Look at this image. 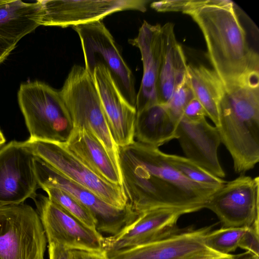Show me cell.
I'll list each match as a JSON object with an SVG mask.
<instances>
[{
  "label": "cell",
  "mask_w": 259,
  "mask_h": 259,
  "mask_svg": "<svg viewBox=\"0 0 259 259\" xmlns=\"http://www.w3.org/2000/svg\"><path fill=\"white\" fill-rule=\"evenodd\" d=\"M188 15L201 29L213 70L225 85L258 72V55L248 45L232 1L206 0Z\"/></svg>",
  "instance_id": "obj_2"
},
{
  "label": "cell",
  "mask_w": 259,
  "mask_h": 259,
  "mask_svg": "<svg viewBox=\"0 0 259 259\" xmlns=\"http://www.w3.org/2000/svg\"><path fill=\"white\" fill-rule=\"evenodd\" d=\"M48 194L49 199L89 227L96 230L97 223L90 211L75 198L59 188L40 187Z\"/></svg>",
  "instance_id": "obj_25"
},
{
  "label": "cell",
  "mask_w": 259,
  "mask_h": 259,
  "mask_svg": "<svg viewBox=\"0 0 259 259\" xmlns=\"http://www.w3.org/2000/svg\"><path fill=\"white\" fill-rule=\"evenodd\" d=\"M22 145L64 177L88 189L108 204L118 208L130 205L122 188L101 179L72 154L63 143L30 137Z\"/></svg>",
  "instance_id": "obj_7"
},
{
  "label": "cell",
  "mask_w": 259,
  "mask_h": 259,
  "mask_svg": "<svg viewBox=\"0 0 259 259\" xmlns=\"http://www.w3.org/2000/svg\"><path fill=\"white\" fill-rule=\"evenodd\" d=\"M41 7L39 1L0 2V38L15 45L24 36L41 25Z\"/></svg>",
  "instance_id": "obj_21"
},
{
  "label": "cell",
  "mask_w": 259,
  "mask_h": 259,
  "mask_svg": "<svg viewBox=\"0 0 259 259\" xmlns=\"http://www.w3.org/2000/svg\"><path fill=\"white\" fill-rule=\"evenodd\" d=\"M35 156L21 142L0 149V204H18L35 199L39 188L34 169Z\"/></svg>",
  "instance_id": "obj_13"
},
{
  "label": "cell",
  "mask_w": 259,
  "mask_h": 259,
  "mask_svg": "<svg viewBox=\"0 0 259 259\" xmlns=\"http://www.w3.org/2000/svg\"><path fill=\"white\" fill-rule=\"evenodd\" d=\"M204 208L218 216L223 227L258 225L259 177L241 175L226 182L209 197Z\"/></svg>",
  "instance_id": "obj_10"
},
{
  "label": "cell",
  "mask_w": 259,
  "mask_h": 259,
  "mask_svg": "<svg viewBox=\"0 0 259 259\" xmlns=\"http://www.w3.org/2000/svg\"><path fill=\"white\" fill-rule=\"evenodd\" d=\"M188 78L194 97L203 107L207 116L218 124V105L225 85L213 70L203 65H188Z\"/></svg>",
  "instance_id": "obj_23"
},
{
  "label": "cell",
  "mask_w": 259,
  "mask_h": 259,
  "mask_svg": "<svg viewBox=\"0 0 259 259\" xmlns=\"http://www.w3.org/2000/svg\"><path fill=\"white\" fill-rule=\"evenodd\" d=\"M102 107L116 145L123 147L134 141L136 108L123 96L109 71L100 64L92 76Z\"/></svg>",
  "instance_id": "obj_15"
},
{
  "label": "cell",
  "mask_w": 259,
  "mask_h": 259,
  "mask_svg": "<svg viewBox=\"0 0 259 259\" xmlns=\"http://www.w3.org/2000/svg\"><path fill=\"white\" fill-rule=\"evenodd\" d=\"M184 213L170 208H154L141 213L124 231L104 238L107 257L163 238L180 230L177 223Z\"/></svg>",
  "instance_id": "obj_14"
},
{
  "label": "cell",
  "mask_w": 259,
  "mask_h": 259,
  "mask_svg": "<svg viewBox=\"0 0 259 259\" xmlns=\"http://www.w3.org/2000/svg\"><path fill=\"white\" fill-rule=\"evenodd\" d=\"M162 54L157 86L158 103L165 105L187 74L188 65L181 46L177 41L174 25L161 26Z\"/></svg>",
  "instance_id": "obj_20"
},
{
  "label": "cell",
  "mask_w": 259,
  "mask_h": 259,
  "mask_svg": "<svg viewBox=\"0 0 259 259\" xmlns=\"http://www.w3.org/2000/svg\"><path fill=\"white\" fill-rule=\"evenodd\" d=\"M211 227L188 229L117 253L108 259H181L208 249L204 244Z\"/></svg>",
  "instance_id": "obj_18"
},
{
  "label": "cell",
  "mask_w": 259,
  "mask_h": 259,
  "mask_svg": "<svg viewBox=\"0 0 259 259\" xmlns=\"http://www.w3.org/2000/svg\"><path fill=\"white\" fill-rule=\"evenodd\" d=\"M188 76L176 90L165 105L170 115L177 121L182 116L183 111L189 102L194 98Z\"/></svg>",
  "instance_id": "obj_27"
},
{
  "label": "cell",
  "mask_w": 259,
  "mask_h": 259,
  "mask_svg": "<svg viewBox=\"0 0 259 259\" xmlns=\"http://www.w3.org/2000/svg\"><path fill=\"white\" fill-rule=\"evenodd\" d=\"M47 238L30 206L0 204V259H44Z\"/></svg>",
  "instance_id": "obj_6"
},
{
  "label": "cell",
  "mask_w": 259,
  "mask_h": 259,
  "mask_svg": "<svg viewBox=\"0 0 259 259\" xmlns=\"http://www.w3.org/2000/svg\"><path fill=\"white\" fill-rule=\"evenodd\" d=\"M49 259H72L71 250L55 243L49 244Z\"/></svg>",
  "instance_id": "obj_31"
},
{
  "label": "cell",
  "mask_w": 259,
  "mask_h": 259,
  "mask_svg": "<svg viewBox=\"0 0 259 259\" xmlns=\"http://www.w3.org/2000/svg\"><path fill=\"white\" fill-rule=\"evenodd\" d=\"M231 259H259V256L246 251L243 253L232 255Z\"/></svg>",
  "instance_id": "obj_35"
},
{
  "label": "cell",
  "mask_w": 259,
  "mask_h": 259,
  "mask_svg": "<svg viewBox=\"0 0 259 259\" xmlns=\"http://www.w3.org/2000/svg\"><path fill=\"white\" fill-rule=\"evenodd\" d=\"M182 116L189 120L195 121L204 118L207 115L201 104L194 97L185 107Z\"/></svg>",
  "instance_id": "obj_30"
},
{
  "label": "cell",
  "mask_w": 259,
  "mask_h": 259,
  "mask_svg": "<svg viewBox=\"0 0 259 259\" xmlns=\"http://www.w3.org/2000/svg\"><path fill=\"white\" fill-rule=\"evenodd\" d=\"M63 144L98 177L122 188L120 171L105 148L91 132L84 128H73L69 139Z\"/></svg>",
  "instance_id": "obj_19"
},
{
  "label": "cell",
  "mask_w": 259,
  "mask_h": 259,
  "mask_svg": "<svg viewBox=\"0 0 259 259\" xmlns=\"http://www.w3.org/2000/svg\"><path fill=\"white\" fill-rule=\"evenodd\" d=\"M2 0H0V2Z\"/></svg>",
  "instance_id": "obj_37"
},
{
  "label": "cell",
  "mask_w": 259,
  "mask_h": 259,
  "mask_svg": "<svg viewBox=\"0 0 259 259\" xmlns=\"http://www.w3.org/2000/svg\"><path fill=\"white\" fill-rule=\"evenodd\" d=\"M128 42L139 48L141 54L143 73L137 94V112L157 104V86L162 54L161 25L144 21L137 36Z\"/></svg>",
  "instance_id": "obj_17"
},
{
  "label": "cell",
  "mask_w": 259,
  "mask_h": 259,
  "mask_svg": "<svg viewBox=\"0 0 259 259\" xmlns=\"http://www.w3.org/2000/svg\"><path fill=\"white\" fill-rule=\"evenodd\" d=\"M163 156L176 170L194 183L219 188L226 182L209 172L186 157L164 152Z\"/></svg>",
  "instance_id": "obj_24"
},
{
  "label": "cell",
  "mask_w": 259,
  "mask_h": 259,
  "mask_svg": "<svg viewBox=\"0 0 259 259\" xmlns=\"http://www.w3.org/2000/svg\"><path fill=\"white\" fill-rule=\"evenodd\" d=\"M176 132L186 158L217 177H225L218 156L221 141L215 126L205 117L192 121L182 116L177 121Z\"/></svg>",
  "instance_id": "obj_16"
},
{
  "label": "cell",
  "mask_w": 259,
  "mask_h": 259,
  "mask_svg": "<svg viewBox=\"0 0 259 259\" xmlns=\"http://www.w3.org/2000/svg\"><path fill=\"white\" fill-rule=\"evenodd\" d=\"M238 247L259 256V225L246 227L239 242Z\"/></svg>",
  "instance_id": "obj_29"
},
{
  "label": "cell",
  "mask_w": 259,
  "mask_h": 259,
  "mask_svg": "<svg viewBox=\"0 0 259 259\" xmlns=\"http://www.w3.org/2000/svg\"><path fill=\"white\" fill-rule=\"evenodd\" d=\"M59 92L73 127L91 132L120 171L118 147L109 128L92 76L84 67L74 65Z\"/></svg>",
  "instance_id": "obj_4"
},
{
  "label": "cell",
  "mask_w": 259,
  "mask_h": 259,
  "mask_svg": "<svg viewBox=\"0 0 259 259\" xmlns=\"http://www.w3.org/2000/svg\"><path fill=\"white\" fill-rule=\"evenodd\" d=\"M34 169L39 188L55 187L70 194L90 211L96 221V230L101 234L113 236L120 234L140 214L130 205L118 208L108 204L88 189L64 177L36 156Z\"/></svg>",
  "instance_id": "obj_9"
},
{
  "label": "cell",
  "mask_w": 259,
  "mask_h": 259,
  "mask_svg": "<svg viewBox=\"0 0 259 259\" xmlns=\"http://www.w3.org/2000/svg\"><path fill=\"white\" fill-rule=\"evenodd\" d=\"M41 25L65 28L102 20L121 11L145 12L150 2L145 0H39Z\"/></svg>",
  "instance_id": "obj_12"
},
{
  "label": "cell",
  "mask_w": 259,
  "mask_h": 259,
  "mask_svg": "<svg viewBox=\"0 0 259 259\" xmlns=\"http://www.w3.org/2000/svg\"><path fill=\"white\" fill-rule=\"evenodd\" d=\"M18 101L30 137L67 142L74 127L59 91L38 80L23 83L18 92Z\"/></svg>",
  "instance_id": "obj_5"
},
{
  "label": "cell",
  "mask_w": 259,
  "mask_h": 259,
  "mask_svg": "<svg viewBox=\"0 0 259 259\" xmlns=\"http://www.w3.org/2000/svg\"><path fill=\"white\" fill-rule=\"evenodd\" d=\"M259 75L225 85L218 105L221 141L232 156L236 172L244 173L259 161Z\"/></svg>",
  "instance_id": "obj_3"
},
{
  "label": "cell",
  "mask_w": 259,
  "mask_h": 259,
  "mask_svg": "<svg viewBox=\"0 0 259 259\" xmlns=\"http://www.w3.org/2000/svg\"><path fill=\"white\" fill-rule=\"evenodd\" d=\"M177 124L165 105L157 103L137 112L134 137L138 142L158 148L177 139Z\"/></svg>",
  "instance_id": "obj_22"
},
{
  "label": "cell",
  "mask_w": 259,
  "mask_h": 259,
  "mask_svg": "<svg viewBox=\"0 0 259 259\" xmlns=\"http://www.w3.org/2000/svg\"><path fill=\"white\" fill-rule=\"evenodd\" d=\"M118 158L123 189L139 214L158 208L184 214L197 211L219 189L190 181L166 160L158 148L136 141L119 147Z\"/></svg>",
  "instance_id": "obj_1"
},
{
  "label": "cell",
  "mask_w": 259,
  "mask_h": 259,
  "mask_svg": "<svg viewBox=\"0 0 259 259\" xmlns=\"http://www.w3.org/2000/svg\"><path fill=\"white\" fill-rule=\"evenodd\" d=\"M246 228L222 227L210 231L205 236L204 244L206 248L215 252L229 254L237 247Z\"/></svg>",
  "instance_id": "obj_26"
},
{
  "label": "cell",
  "mask_w": 259,
  "mask_h": 259,
  "mask_svg": "<svg viewBox=\"0 0 259 259\" xmlns=\"http://www.w3.org/2000/svg\"><path fill=\"white\" fill-rule=\"evenodd\" d=\"M72 259H108L104 251L89 252L79 250H71Z\"/></svg>",
  "instance_id": "obj_33"
},
{
  "label": "cell",
  "mask_w": 259,
  "mask_h": 259,
  "mask_svg": "<svg viewBox=\"0 0 259 259\" xmlns=\"http://www.w3.org/2000/svg\"><path fill=\"white\" fill-rule=\"evenodd\" d=\"M49 243H55L70 250L103 251L104 237L51 201L37 195L34 200Z\"/></svg>",
  "instance_id": "obj_11"
},
{
  "label": "cell",
  "mask_w": 259,
  "mask_h": 259,
  "mask_svg": "<svg viewBox=\"0 0 259 259\" xmlns=\"http://www.w3.org/2000/svg\"><path fill=\"white\" fill-rule=\"evenodd\" d=\"M6 139L5 138L2 132V131L0 130V147L5 143Z\"/></svg>",
  "instance_id": "obj_36"
},
{
  "label": "cell",
  "mask_w": 259,
  "mask_h": 259,
  "mask_svg": "<svg viewBox=\"0 0 259 259\" xmlns=\"http://www.w3.org/2000/svg\"><path fill=\"white\" fill-rule=\"evenodd\" d=\"M72 28L80 40L85 70L93 76L96 67L104 66L123 96L135 107L137 94L134 75L103 22L99 20Z\"/></svg>",
  "instance_id": "obj_8"
},
{
  "label": "cell",
  "mask_w": 259,
  "mask_h": 259,
  "mask_svg": "<svg viewBox=\"0 0 259 259\" xmlns=\"http://www.w3.org/2000/svg\"><path fill=\"white\" fill-rule=\"evenodd\" d=\"M233 254H223L209 249L203 250L181 259H231Z\"/></svg>",
  "instance_id": "obj_32"
},
{
  "label": "cell",
  "mask_w": 259,
  "mask_h": 259,
  "mask_svg": "<svg viewBox=\"0 0 259 259\" xmlns=\"http://www.w3.org/2000/svg\"><path fill=\"white\" fill-rule=\"evenodd\" d=\"M206 2V0H163L152 2L150 7L158 12H181L188 14Z\"/></svg>",
  "instance_id": "obj_28"
},
{
  "label": "cell",
  "mask_w": 259,
  "mask_h": 259,
  "mask_svg": "<svg viewBox=\"0 0 259 259\" xmlns=\"http://www.w3.org/2000/svg\"><path fill=\"white\" fill-rule=\"evenodd\" d=\"M16 46L0 38V64L5 60Z\"/></svg>",
  "instance_id": "obj_34"
}]
</instances>
